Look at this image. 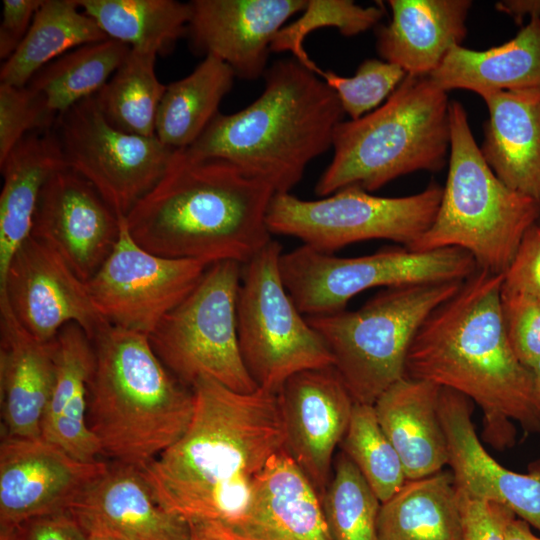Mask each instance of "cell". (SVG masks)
Wrapping results in <instances>:
<instances>
[{
  "label": "cell",
  "mask_w": 540,
  "mask_h": 540,
  "mask_svg": "<svg viewBox=\"0 0 540 540\" xmlns=\"http://www.w3.org/2000/svg\"><path fill=\"white\" fill-rule=\"evenodd\" d=\"M194 412L184 434L141 470L157 503L185 521L230 525L255 476L284 449L276 393H243L209 377L191 387Z\"/></svg>",
  "instance_id": "1"
},
{
  "label": "cell",
  "mask_w": 540,
  "mask_h": 540,
  "mask_svg": "<svg viewBox=\"0 0 540 540\" xmlns=\"http://www.w3.org/2000/svg\"><path fill=\"white\" fill-rule=\"evenodd\" d=\"M503 275L478 269L437 306L417 331L405 377L457 391L483 413V437L498 450L516 439L513 421L540 431L532 372L516 357L501 313Z\"/></svg>",
  "instance_id": "2"
},
{
  "label": "cell",
  "mask_w": 540,
  "mask_h": 540,
  "mask_svg": "<svg viewBox=\"0 0 540 540\" xmlns=\"http://www.w3.org/2000/svg\"><path fill=\"white\" fill-rule=\"evenodd\" d=\"M275 194L225 161L192 159L178 149L125 223L133 240L155 255L244 265L272 240L267 213Z\"/></svg>",
  "instance_id": "3"
},
{
  "label": "cell",
  "mask_w": 540,
  "mask_h": 540,
  "mask_svg": "<svg viewBox=\"0 0 540 540\" xmlns=\"http://www.w3.org/2000/svg\"><path fill=\"white\" fill-rule=\"evenodd\" d=\"M261 95L233 114L219 113L184 153L225 161L245 175L290 193L307 165L332 147L345 114L337 94L297 59L276 61Z\"/></svg>",
  "instance_id": "4"
},
{
  "label": "cell",
  "mask_w": 540,
  "mask_h": 540,
  "mask_svg": "<svg viewBox=\"0 0 540 540\" xmlns=\"http://www.w3.org/2000/svg\"><path fill=\"white\" fill-rule=\"evenodd\" d=\"M87 421L101 454L142 469L187 430L194 394L143 333L109 325L93 341Z\"/></svg>",
  "instance_id": "5"
},
{
  "label": "cell",
  "mask_w": 540,
  "mask_h": 540,
  "mask_svg": "<svg viewBox=\"0 0 540 540\" xmlns=\"http://www.w3.org/2000/svg\"><path fill=\"white\" fill-rule=\"evenodd\" d=\"M449 105L429 75L406 74L383 105L337 125L333 157L315 194L323 198L351 185L371 193L403 175L442 170L450 153Z\"/></svg>",
  "instance_id": "6"
},
{
  "label": "cell",
  "mask_w": 540,
  "mask_h": 540,
  "mask_svg": "<svg viewBox=\"0 0 540 540\" xmlns=\"http://www.w3.org/2000/svg\"><path fill=\"white\" fill-rule=\"evenodd\" d=\"M448 174L437 214L408 249L455 247L468 252L478 269L503 274L524 235L540 221V202L510 189L489 167L462 104L449 105Z\"/></svg>",
  "instance_id": "7"
},
{
  "label": "cell",
  "mask_w": 540,
  "mask_h": 540,
  "mask_svg": "<svg viewBox=\"0 0 540 540\" xmlns=\"http://www.w3.org/2000/svg\"><path fill=\"white\" fill-rule=\"evenodd\" d=\"M462 282L389 287L357 310L306 317L325 341L355 403L373 405L405 377L407 353L417 331Z\"/></svg>",
  "instance_id": "8"
},
{
  "label": "cell",
  "mask_w": 540,
  "mask_h": 540,
  "mask_svg": "<svg viewBox=\"0 0 540 540\" xmlns=\"http://www.w3.org/2000/svg\"><path fill=\"white\" fill-rule=\"evenodd\" d=\"M280 244L271 240L242 269L237 333L245 367L258 388L278 393L293 375L333 366L320 334L288 294Z\"/></svg>",
  "instance_id": "9"
},
{
  "label": "cell",
  "mask_w": 540,
  "mask_h": 540,
  "mask_svg": "<svg viewBox=\"0 0 540 540\" xmlns=\"http://www.w3.org/2000/svg\"><path fill=\"white\" fill-rule=\"evenodd\" d=\"M242 264H211L198 285L148 335L164 366L184 385L202 377L243 393L258 386L243 362L237 333Z\"/></svg>",
  "instance_id": "10"
},
{
  "label": "cell",
  "mask_w": 540,
  "mask_h": 540,
  "mask_svg": "<svg viewBox=\"0 0 540 540\" xmlns=\"http://www.w3.org/2000/svg\"><path fill=\"white\" fill-rule=\"evenodd\" d=\"M477 268L468 252L455 247L389 248L345 258L302 245L280 257L284 286L306 317L343 311L350 299L371 288L464 281Z\"/></svg>",
  "instance_id": "11"
},
{
  "label": "cell",
  "mask_w": 540,
  "mask_h": 540,
  "mask_svg": "<svg viewBox=\"0 0 540 540\" xmlns=\"http://www.w3.org/2000/svg\"><path fill=\"white\" fill-rule=\"evenodd\" d=\"M443 187L431 182L423 191L382 197L357 185L318 200L276 193L267 213L271 234L297 238L317 251L332 253L347 245L386 239L409 248L431 226Z\"/></svg>",
  "instance_id": "12"
},
{
  "label": "cell",
  "mask_w": 540,
  "mask_h": 540,
  "mask_svg": "<svg viewBox=\"0 0 540 540\" xmlns=\"http://www.w3.org/2000/svg\"><path fill=\"white\" fill-rule=\"evenodd\" d=\"M54 127L65 166L87 180L119 218L157 185L176 153L156 136L112 126L94 96L59 114Z\"/></svg>",
  "instance_id": "13"
},
{
  "label": "cell",
  "mask_w": 540,
  "mask_h": 540,
  "mask_svg": "<svg viewBox=\"0 0 540 540\" xmlns=\"http://www.w3.org/2000/svg\"><path fill=\"white\" fill-rule=\"evenodd\" d=\"M209 266L145 250L133 240L123 218L112 252L85 284L110 325L148 336L192 292Z\"/></svg>",
  "instance_id": "14"
},
{
  "label": "cell",
  "mask_w": 540,
  "mask_h": 540,
  "mask_svg": "<svg viewBox=\"0 0 540 540\" xmlns=\"http://www.w3.org/2000/svg\"><path fill=\"white\" fill-rule=\"evenodd\" d=\"M4 298L20 325L42 342L69 323L93 341L110 324L95 308L86 284L50 245L30 235L0 279Z\"/></svg>",
  "instance_id": "15"
},
{
  "label": "cell",
  "mask_w": 540,
  "mask_h": 540,
  "mask_svg": "<svg viewBox=\"0 0 540 540\" xmlns=\"http://www.w3.org/2000/svg\"><path fill=\"white\" fill-rule=\"evenodd\" d=\"M1 438L0 529L68 512L108 468L99 460H78L41 436Z\"/></svg>",
  "instance_id": "16"
},
{
  "label": "cell",
  "mask_w": 540,
  "mask_h": 540,
  "mask_svg": "<svg viewBox=\"0 0 540 540\" xmlns=\"http://www.w3.org/2000/svg\"><path fill=\"white\" fill-rule=\"evenodd\" d=\"M122 219L87 180L63 167L42 188L31 235L55 249L87 282L112 252Z\"/></svg>",
  "instance_id": "17"
},
{
  "label": "cell",
  "mask_w": 540,
  "mask_h": 540,
  "mask_svg": "<svg viewBox=\"0 0 540 540\" xmlns=\"http://www.w3.org/2000/svg\"><path fill=\"white\" fill-rule=\"evenodd\" d=\"M277 396L284 448L322 498L331 480L335 449L347 431L355 402L334 366L293 375Z\"/></svg>",
  "instance_id": "18"
},
{
  "label": "cell",
  "mask_w": 540,
  "mask_h": 540,
  "mask_svg": "<svg viewBox=\"0 0 540 540\" xmlns=\"http://www.w3.org/2000/svg\"><path fill=\"white\" fill-rule=\"evenodd\" d=\"M187 35L199 54L225 62L236 77L255 80L267 70L271 43L307 0H193Z\"/></svg>",
  "instance_id": "19"
},
{
  "label": "cell",
  "mask_w": 540,
  "mask_h": 540,
  "mask_svg": "<svg viewBox=\"0 0 540 540\" xmlns=\"http://www.w3.org/2000/svg\"><path fill=\"white\" fill-rule=\"evenodd\" d=\"M470 401L457 391L441 388L439 414L456 489L505 506L540 533V461L532 463L527 473L497 462L477 436Z\"/></svg>",
  "instance_id": "20"
},
{
  "label": "cell",
  "mask_w": 540,
  "mask_h": 540,
  "mask_svg": "<svg viewBox=\"0 0 540 540\" xmlns=\"http://www.w3.org/2000/svg\"><path fill=\"white\" fill-rule=\"evenodd\" d=\"M86 535L115 540H188L187 521L155 500L140 469L113 462L67 512Z\"/></svg>",
  "instance_id": "21"
},
{
  "label": "cell",
  "mask_w": 540,
  "mask_h": 540,
  "mask_svg": "<svg viewBox=\"0 0 540 540\" xmlns=\"http://www.w3.org/2000/svg\"><path fill=\"white\" fill-rule=\"evenodd\" d=\"M227 526L238 540H333L320 495L285 448L255 476Z\"/></svg>",
  "instance_id": "22"
},
{
  "label": "cell",
  "mask_w": 540,
  "mask_h": 540,
  "mask_svg": "<svg viewBox=\"0 0 540 540\" xmlns=\"http://www.w3.org/2000/svg\"><path fill=\"white\" fill-rule=\"evenodd\" d=\"M55 368L54 339L42 342L32 336L0 297L2 437L41 436Z\"/></svg>",
  "instance_id": "23"
},
{
  "label": "cell",
  "mask_w": 540,
  "mask_h": 540,
  "mask_svg": "<svg viewBox=\"0 0 540 540\" xmlns=\"http://www.w3.org/2000/svg\"><path fill=\"white\" fill-rule=\"evenodd\" d=\"M392 17L378 28L382 60L407 75L428 76L464 40L470 0H389Z\"/></svg>",
  "instance_id": "24"
},
{
  "label": "cell",
  "mask_w": 540,
  "mask_h": 540,
  "mask_svg": "<svg viewBox=\"0 0 540 540\" xmlns=\"http://www.w3.org/2000/svg\"><path fill=\"white\" fill-rule=\"evenodd\" d=\"M488 110L483 158L507 187L540 202V89L482 97Z\"/></svg>",
  "instance_id": "25"
},
{
  "label": "cell",
  "mask_w": 540,
  "mask_h": 540,
  "mask_svg": "<svg viewBox=\"0 0 540 540\" xmlns=\"http://www.w3.org/2000/svg\"><path fill=\"white\" fill-rule=\"evenodd\" d=\"M55 379L41 425V437L74 458L93 462L101 454L87 421L88 386L95 366L92 340L76 323L54 338Z\"/></svg>",
  "instance_id": "26"
},
{
  "label": "cell",
  "mask_w": 540,
  "mask_h": 540,
  "mask_svg": "<svg viewBox=\"0 0 540 540\" xmlns=\"http://www.w3.org/2000/svg\"><path fill=\"white\" fill-rule=\"evenodd\" d=\"M441 388L428 381L403 377L373 404L407 480L430 476L448 464L447 441L439 414Z\"/></svg>",
  "instance_id": "27"
},
{
  "label": "cell",
  "mask_w": 540,
  "mask_h": 540,
  "mask_svg": "<svg viewBox=\"0 0 540 540\" xmlns=\"http://www.w3.org/2000/svg\"><path fill=\"white\" fill-rule=\"evenodd\" d=\"M429 77L447 93L465 89L481 97L540 89V18L529 19L512 39L486 50L454 46Z\"/></svg>",
  "instance_id": "28"
},
{
  "label": "cell",
  "mask_w": 540,
  "mask_h": 540,
  "mask_svg": "<svg viewBox=\"0 0 540 540\" xmlns=\"http://www.w3.org/2000/svg\"><path fill=\"white\" fill-rule=\"evenodd\" d=\"M63 167L62 150L53 129L27 134L0 163V279L17 249L31 235L43 186Z\"/></svg>",
  "instance_id": "29"
},
{
  "label": "cell",
  "mask_w": 540,
  "mask_h": 540,
  "mask_svg": "<svg viewBox=\"0 0 540 540\" xmlns=\"http://www.w3.org/2000/svg\"><path fill=\"white\" fill-rule=\"evenodd\" d=\"M379 540H462L457 490L451 471L406 480L378 517Z\"/></svg>",
  "instance_id": "30"
},
{
  "label": "cell",
  "mask_w": 540,
  "mask_h": 540,
  "mask_svg": "<svg viewBox=\"0 0 540 540\" xmlns=\"http://www.w3.org/2000/svg\"><path fill=\"white\" fill-rule=\"evenodd\" d=\"M106 39L76 0H44L23 41L1 66L0 81L25 87L53 60L77 47Z\"/></svg>",
  "instance_id": "31"
},
{
  "label": "cell",
  "mask_w": 540,
  "mask_h": 540,
  "mask_svg": "<svg viewBox=\"0 0 540 540\" xmlns=\"http://www.w3.org/2000/svg\"><path fill=\"white\" fill-rule=\"evenodd\" d=\"M235 77L225 62L205 56L189 75L167 85L157 112L156 137L176 150L191 146L219 114Z\"/></svg>",
  "instance_id": "32"
},
{
  "label": "cell",
  "mask_w": 540,
  "mask_h": 540,
  "mask_svg": "<svg viewBox=\"0 0 540 540\" xmlns=\"http://www.w3.org/2000/svg\"><path fill=\"white\" fill-rule=\"evenodd\" d=\"M106 36L141 53L165 55L187 35L190 3L175 0H76Z\"/></svg>",
  "instance_id": "33"
},
{
  "label": "cell",
  "mask_w": 540,
  "mask_h": 540,
  "mask_svg": "<svg viewBox=\"0 0 540 540\" xmlns=\"http://www.w3.org/2000/svg\"><path fill=\"white\" fill-rule=\"evenodd\" d=\"M131 48L114 39L77 47L43 67L27 86L59 115L94 96L124 63Z\"/></svg>",
  "instance_id": "34"
},
{
  "label": "cell",
  "mask_w": 540,
  "mask_h": 540,
  "mask_svg": "<svg viewBox=\"0 0 540 540\" xmlns=\"http://www.w3.org/2000/svg\"><path fill=\"white\" fill-rule=\"evenodd\" d=\"M157 56L130 50L124 63L94 95L115 128L134 135H155L157 112L167 85L155 73Z\"/></svg>",
  "instance_id": "35"
},
{
  "label": "cell",
  "mask_w": 540,
  "mask_h": 540,
  "mask_svg": "<svg viewBox=\"0 0 540 540\" xmlns=\"http://www.w3.org/2000/svg\"><path fill=\"white\" fill-rule=\"evenodd\" d=\"M321 501L333 540H379L381 502L344 452Z\"/></svg>",
  "instance_id": "36"
},
{
  "label": "cell",
  "mask_w": 540,
  "mask_h": 540,
  "mask_svg": "<svg viewBox=\"0 0 540 540\" xmlns=\"http://www.w3.org/2000/svg\"><path fill=\"white\" fill-rule=\"evenodd\" d=\"M340 445L381 503L406 482L400 457L380 426L374 405L354 403Z\"/></svg>",
  "instance_id": "37"
},
{
  "label": "cell",
  "mask_w": 540,
  "mask_h": 540,
  "mask_svg": "<svg viewBox=\"0 0 540 540\" xmlns=\"http://www.w3.org/2000/svg\"><path fill=\"white\" fill-rule=\"evenodd\" d=\"M384 14L382 5L362 7L351 0H307L301 16L285 25L274 37L270 51H289L316 75L321 70L303 47L305 37L322 27H332L346 37L373 28Z\"/></svg>",
  "instance_id": "38"
},
{
  "label": "cell",
  "mask_w": 540,
  "mask_h": 540,
  "mask_svg": "<svg viewBox=\"0 0 540 540\" xmlns=\"http://www.w3.org/2000/svg\"><path fill=\"white\" fill-rule=\"evenodd\" d=\"M317 75L337 94L344 113L356 120L388 98L406 73L398 65L370 58L365 59L351 77L322 69Z\"/></svg>",
  "instance_id": "39"
},
{
  "label": "cell",
  "mask_w": 540,
  "mask_h": 540,
  "mask_svg": "<svg viewBox=\"0 0 540 540\" xmlns=\"http://www.w3.org/2000/svg\"><path fill=\"white\" fill-rule=\"evenodd\" d=\"M57 118L28 86L0 83V163L27 134L52 130Z\"/></svg>",
  "instance_id": "40"
},
{
  "label": "cell",
  "mask_w": 540,
  "mask_h": 540,
  "mask_svg": "<svg viewBox=\"0 0 540 540\" xmlns=\"http://www.w3.org/2000/svg\"><path fill=\"white\" fill-rule=\"evenodd\" d=\"M500 302L509 343L519 361L531 369L540 358V301L501 290Z\"/></svg>",
  "instance_id": "41"
},
{
  "label": "cell",
  "mask_w": 540,
  "mask_h": 540,
  "mask_svg": "<svg viewBox=\"0 0 540 540\" xmlns=\"http://www.w3.org/2000/svg\"><path fill=\"white\" fill-rule=\"evenodd\" d=\"M457 490V489H456ZM462 540H506L505 528L515 515L503 505L457 490Z\"/></svg>",
  "instance_id": "42"
},
{
  "label": "cell",
  "mask_w": 540,
  "mask_h": 540,
  "mask_svg": "<svg viewBox=\"0 0 540 540\" xmlns=\"http://www.w3.org/2000/svg\"><path fill=\"white\" fill-rule=\"evenodd\" d=\"M501 290L540 301V225L524 235L511 263L502 274Z\"/></svg>",
  "instance_id": "43"
},
{
  "label": "cell",
  "mask_w": 540,
  "mask_h": 540,
  "mask_svg": "<svg viewBox=\"0 0 540 540\" xmlns=\"http://www.w3.org/2000/svg\"><path fill=\"white\" fill-rule=\"evenodd\" d=\"M44 0H4L0 25V58L7 60L26 36Z\"/></svg>",
  "instance_id": "44"
},
{
  "label": "cell",
  "mask_w": 540,
  "mask_h": 540,
  "mask_svg": "<svg viewBox=\"0 0 540 540\" xmlns=\"http://www.w3.org/2000/svg\"><path fill=\"white\" fill-rule=\"evenodd\" d=\"M13 540H88L86 533L67 513L28 520L14 530Z\"/></svg>",
  "instance_id": "45"
},
{
  "label": "cell",
  "mask_w": 540,
  "mask_h": 540,
  "mask_svg": "<svg viewBox=\"0 0 540 540\" xmlns=\"http://www.w3.org/2000/svg\"><path fill=\"white\" fill-rule=\"evenodd\" d=\"M188 540H238L231 529L220 521L189 522Z\"/></svg>",
  "instance_id": "46"
},
{
  "label": "cell",
  "mask_w": 540,
  "mask_h": 540,
  "mask_svg": "<svg viewBox=\"0 0 540 540\" xmlns=\"http://www.w3.org/2000/svg\"><path fill=\"white\" fill-rule=\"evenodd\" d=\"M495 9L509 15L518 24L526 16L540 18V0H502L495 3Z\"/></svg>",
  "instance_id": "47"
},
{
  "label": "cell",
  "mask_w": 540,
  "mask_h": 540,
  "mask_svg": "<svg viewBox=\"0 0 540 540\" xmlns=\"http://www.w3.org/2000/svg\"><path fill=\"white\" fill-rule=\"evenodd\" d=\"M506 540H540V536H536L531 526L524 520L512 515L505 528Z\"/></svg>",
  "instance_id": "48"
},
{
  "label": "cell",
  "mask_w": 540,
  "mask_h": 540,
  "mask_svg": "<svg viewBox=\"0 0 540 540\" xmlns=\"http://www.w3.org/2000/svg\"><path fill=\"white\" fill-rule=\"evenodd\" d=\"M532 372V397L535 416L540 428V358L531 368Z\"/></svg>",
  "instance_id": "49"
},
{
  "label": "cell",
  "mask_w": 540,
  "mask_h": 540,
  "mask_svg": "<svg viewBox=\"0 0 540 540\" xmlns=\"http://www.w3.org/2000/svg\"><path fill=\"white\" fill-rule=\"evenodd\" d=\"M539 225H540V222H539Z\"/></svg>",
  "instance_id": "50"
}]
</instances>
